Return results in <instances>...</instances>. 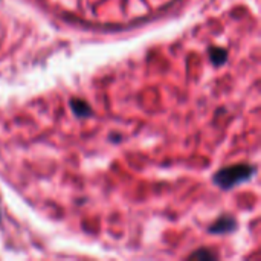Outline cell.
<instances>
[{
    "instance_id": "6da1fadb",
    "label": "cell",
    "mask_w": 261,
    "mask_h": 261,
    "mask_svg": "<svg viewBox=\"0 0 261 261\" xmlns=\"http://www.w3.org/2000/svg\"><path fill=\"white\" fill-rule=\"evenodd\" d=\"M257 170L251 165H234V167H228L220 170L216 176H214V184L219 185L223 190H231L236 185L246 182L251 179V176L255 173Z\"/></svg>"
},
{
    "instance_id": "7a4b0ae2",
    "label": "cell",
    "mask_w": 261,
    "mask_h": 261,
    "mask_svg": "<svg viewBox=\"0 0 261 261\" xmlns=\"http://www.w3.org/2000/svg\"><path fill=\"white\" fill-rule=\"evenodd\" d=\"M236 220L232 217H222L220 220H217L211 228H210V232H214V234H225V232H231L236 229Z\"/></svg>"
},
{
    "instance_id": "3957f363",
    "label": "cell",
    "mask_w": 261,
    "mask_h": 261,
    "mask_svg": "<svg viewBox=\"0 0 261 261\" xmlns=\"http://www.w3.org/2000/svg\"><path fill=\"white\" fill-rule=\"evenodd\" d=\"M70 107H72V110L75 112V115H78V116H89V115H90V107H89L84 101L72 99Z\"/></svg>"
},
{
    "instance_id": "277c9868",
    "label": "cell",
    "mask_w": 261,
    "mask_h": 261,
    "mask_svg": "<svg viewBox=\"0 0 261 261\" xmlns=\"http://www.w3.org/2000/svg\"><path fill=\"white\" fill-rule=\"evenodd\" d=\"M191 260H214L216 255L211 252V251H206V249H202V251H197L194 254L190 255Z\"/></svg>"
},
{
    "instance_id": "5b68a950",
    "label": "cell",
    "mask_w": 261,
    "mask_h": 261,
    "mask_svg": "<svg viewBox=\"0 0 261 261\" xmlns=\"http://www.w3.org/2000/svg\"><path fill=\"white\" fill-rule=\"evenodd\" d=\"M211 60L216 63V64H222L223 61H226V52L223 49H213L211 50Z\"/></svg>"
}]
</instances>
